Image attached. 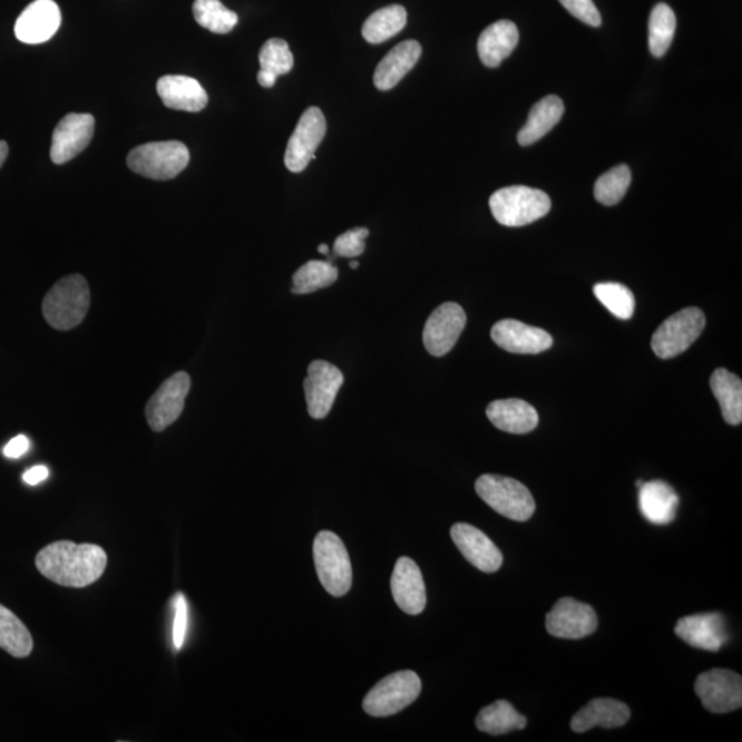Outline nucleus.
Segmentation results:
<instances>
[{
	"label": "nucleus",
	"instance_id": "obj_28",
	"mask_svg": "<svg viewBox=\"0 0 742 742\" xmlns=\"http://www.w3.org/2000/svg\"><path fill=\"white\" fill-rule=\"evenodd\" d=\"M711 390L721 404L723 420L730 426L742 422V381L726 369H717L711 375Z\"/></svg>",
	"mask_w": 742,
	"mask_h": 742
},
{
	"label": "nucleus",
	"instance_id": "obj_6",
	"mask_svg": "<svg viewBox=\"0 0 742 742\" xmlns=\"http://www.w3.org/2000/svg\"><path fill=\"white\" fill-rule=\"evenodd\" d=\"M312 551L323 588L330 596H345L352 586V565L343 540L332 531H321L315 536Z\"/></svg>",
	"mask_w": 742,
	"mask_h": 742
},
{
	"label": "nucleus",
	"instance_id": "obj_2",
	"mask_svg": "<svg viewBox=\"0 0 742 742\" xmlns=\"http://www.w3.org/2000/svg\"><path fill=\"white\" fill-rule=\"evenodd\" d=\"M90 286L85 276L72 274L57 282L46 294L41 311L51 328L67 332L78 328L90 309Z\"/></svg>",
	"mask_w": 742,
	"mask_h": 742
},
{
	"label": "nucleus",
	"instance_id": "obj_37",
	"mask_svg": "<svg viewBox=\"0 0 742 742\" xmlns=\"http://www.w3.org/2000/svg\"><path fill=\"white\" fill-rule=\"evenodd\" d=\"M258 62H261L262 70L274 74L276 78H280V76L291 72L294 58L286 41L274 38L269 39L263 45L261 55H258Z\"/></svg>",
	"mask_w": 742,
	"mask_h": 742
},
{
	"label": "nucleus",
	"instance_id": "obj_25",
	"mask_svg": "<svg viewBox=\"0 0 742 742\" xmlns=\"http://www.w3.org/2000/svg\"><path fill=\"white\" fill-rule=\"evenodd\" d=\"M422 47L416 40H406L382 58L374 74V85L381 91H390L416 67Z\"/></svg>",
	"mask_w": 742,
	"mask_h": 742
},
{
	"label": "nucleus",
	"instance_id": "obj_32",
	"mask_svg": "<svg viewBox=\"0 0 742 742\" xmlns=\"http://www.w3.org/2000/svg\"><path fill=\"white\" fill-rule=\"evenodd\" d=\"M339 279V270L332 262L311 261L293 274V294H310L332 286Z\"/></svg>",
	"mask_w": 742,
	"mask_h": 742
},
{
	"label": "nucleus",
	"instance_id": "obj_20",
	"mask_svg": "<svg viewBox=\"0 0 742 742\" xmlns=\"http://www.w3.org/2000/svg\"><path fill=\"white\" fill-rule=\"evenodd\" d=\"M491 338L500 349L511 353L545 352L551 349L553 338L546 330L526 325L516 320H504L495 323Z\"/></svg>",
	"mask_w": 742,
	"mask_h": 742
},
{
	"label": "nucleus",
	"instance_id": "obj_46",
	"mask_svg": "<svg viewBox=\"0 0 742 742\" xmlns=\"http://www.w3.org/2000/svg\"><path fill=\"white\" fill-rule=\"evenodd\" d=\"M350 267H351L352 270H357V269L359 267V262H355V261L351 262V263H350Z\"/></svg>",
	"mask_w": 742,
	"mask_h": 742
},
{
	"label": "nucleus",
	"instance_id": "obj_39",
	"mask_svg": "<svg viewBox=\"0 0 742 742\" xmlns=\"http://www.w3.org/2000/svg\"><path fill=\"white\" fill-rule=\"evenodd\" d=\"M559 3L569 11L575 19L587 23V26L597 28L603 23L599 10L593 0H559Z\"/></svg>",
	"mask_w": 742,
	"mask_h": 742
},
{
	"label": "nucleus",
	"instance_id": "obj_14",
	"mask_svg": "<svg viewBox=\"0 0 742 742\" xmlns=\"http://www.w3.org/2000/svg\"><path fill=\"white\" fill-rule=\"evenodd\" d=\"M343 382L344 375L334 364L326 361L311 362L307 379L304 380V392L312 418L322 420L329 414Z\"/></svg>",
	"mask_w": 742,
	"mask_h": 742
},
{
	"label": "nucleus",
	"instance_id": "obj_19",
	"mask_svg": "<svg viewBox=\"0 0 742 742\" xmlns=\"http://www.w3.org/2000/svg\"><path fill=\"white\" fill-rule=\"evenodd\" d=\"M394 603L408 615H420L427 606L426 582L420 567L409 557H400L391 577Z\"/></svg>",
	"mask_w": 742,
	"mask_h": 742
},
{
	"label": "nucleus",
	"instance_id": "obj_17",
	"mask_svg": "<svg viewBox=\"0 0 742 742\" xmlns=\"http://www.w3.org/2000/svg\"><path fill=\"white\" fill-rule=\"evenodd\" d=\"M675 634L701 651L720 652L729 642L726 618L717 612L680 618Z\"/></svg>",
	"mask_w": 742,
	"mask_h": 742
},
{
	"label": "nucleus",
	"instance_id": "obj_11",
	"mask_svg": "<svg viewBox=\"0 0 742 742\" xmlns=\"http://www.w3.org/2000/svg\"><path fill=\"white\" fill-rule=\"evenodd\" d=\"M326 128V119L320 108L312 106L304 111L286 147L285 165L291 173H303L310 162L314 160L318 146L325 138Z\"/></svg>",
	"mask_w": 742,
	"mask_h": 742
},
{
	"label": "nucleus",
	"instance_id": "obj_30",
	"mask_svg": "<svg viewBox=\"0 0 742 742\" xmlns=\"http://www.w3.org/2000/svg\"><path fill=\"white\" fill-rule=\"evenodd\" d=\"M408 23V11L400 4L387 6L377 10L363 23V38L371 45H380L402 32Z\"/></svg>",
	"mask_w": 742,
	"mask_h": 742
},
{
	"label": "nucleus",
	"instance_id": "obj_9",
	"mask_svg": "<svg viewBox=\"0 0 742 742\" xmlns=\"http://www.w3.org/2000/svg\"><path fill=\"white\" fill-rule=\"evenodd\" d=\"M694 692L712 714H729L742 705V678L732 670L714 668L700 674Z\"/></svg>",
	"mask_w": 742,
	"mask_h": 742
},
{
	"label": "nucleus",
	"instance_id": "obj_13",
	"mask_svg": "<svg viewBox=\"0 0 742 742\" xmlns=\"http://www.w3.org/2000/svg\"><path fill=\"white\" fill-rule=\"evenodd\" d=\"M467 325V314L457 303H445L436 309L423 328V345L431 355L443 357L457 344Z\"/></svg>",
	"mask_w": 742,
	"mask_h": 742
},
{
	"label": "nucleus",
	"instance_id": "obj_15",
	"mask_svg": "<svg viewBox=\"0 0 742 742\" xmlns=\"http://www.w3.org/2000/svg\"><path fill=\"white\" fill-rule=\"evenodd\" d=\"M96 119L88 114H69L52 133L50 156L55 164L72 160L91 143Z\"/></svg>",
	"mask_w": 742,
	"mask_h": 742
},
{
	"label": "nucleus",
	"instance_id": "obj_42",
	"mask_svg": "<svg viewBox=\"0 0 742 742\" xmlns=\"http://www.w3.org/2000/svg\"><path fill=\"white\" fill-rule=\"evenodd\" d=\"M49 475V469L41 467L40 465V467H33L27 470V472L23 473V481L29 486H37L39 482L45 481Z\"/></svg>",
	"mask_w": 742,
	"mask_h": 742
},
{
	"label": "nucleus",
	"instance_id": "obj_36",
	"mask_svg": "<svg viewBox=\"0 0 742 742\" xmlns=\"http://www.w3.org/2000/svg\"><path fill=\"white\" fill-rule=\"evenodd\" d=\"M593 292L616 318L629 320L634 315L635 297L627 286L616 282H605L594 286Z\"/></svg>",
	"mask_w": 742,
	"mask_h": 742
},
{
	"label": "nucleus",
	"instance_id": "obj_35",
	"mask_svg": "<svg viewBox=\"0 0 742 742\" xmlns=\"http://www.w3.org/2000/svg\"><path fill=\"white\" fill-rule=\"evenodd\" d=\"M629 184H632V170L627 165H618L599 176L594 186V197L603 205L614 206L626 196Z\"/></svg>",
	"mask_w": 742,
	"mask_h": 742
},
{
	"label": "nucleus",
	"instance_id": "obj_18",
	"mask_svg": "<svg viewBox=\"0 0 742 742\" xmlns=\"http://www.w3.org/2000/svg\"><path fill=\"white\" fill-rule=\"evenodd\" d=\"M61 26V11L55 0H35L16 22L17 39L27 45H39L55 37Z\"/></svg>",
	"mask_w": 742,
	"mask_h": 742
},
{
	"label": "nucleus",
	"instance_id": "obj_21",
	"mask_svg": "<svg viewBox=\"0 0 742 742\" xmlns=\"http://www.w3.org/2000/svg\"><path fill=\"white\" fill-rule=\"evenodd\" d=\"M157 92L169 109L202 111L208 104V96L196 79L182 75L163 76L157 81Z\"/></svg>",
	"mask_w": 742,
	"mask_h": 742
},
{
	"label": "nucleus",
	"instance_id": "obj_29",
	"mask_svg": "<svg viewBox=\"0 0 742 742\" xmlns=\"http://www.w3.org/2000/svg\"><path fill=\"white\" fill-rule=\"evenodd\" d=\"M527 726V717L517 712L506 700H498L486 706L476 717V728L482 733L502 735Z\"/></svg>",
	"mask_w": 742,
	"mask_h": 742
},
{
	"label": "nucleus",
	"instance_id": "obj_3",
	"mask_svg": "<svg viewBox=\"0 0 742 742\" xmlns=\"http://www.w3.org/2000/svg\"><path fill=\"white\" fill-rule=\"evenodd\" d=\"M495 221L506 227H523L539 221L551 209L550 197L538 188L510 186L495 192L490 198Z\"/></svg>",
	"mask_w": 742,
	"mask_h": 742
},
{
	"label": "nucleus",
	"instance_id": "obj_4",
	"mask_svg": "<svg viewBox=\"0 0 742 742\" xmlns=\"http://www.w3.org/2000/svg\"><path fill=\"white\" fill-rule=\"evenodd\" d=\"M476 492L500 516L515 521H528L536 505L531 491L523 482L499 475H482L476 481Z\"/></svg>",
	"mask_w": 742,
	"mask_h": 742
},
{
	"label": "nucleus",
	"instance_id": "obj_5",
	"mask_svg": "<svg viewBox=\"0 0 742 742\" xmlns=\"http://www.w3.org/2000/svg\"><path fill=\"white\" fill-rule=\"evenodd\" d=\"M191 162L187 146L179 140L150 143L135 147L127 157V165L133 173L153 180L176 178Z\"/></svg>",
	"mask_w": 742,
	"mask_h": 742
},
{
	"label": "nucleus",
	"instance_id": "obj_12",
	"mask_svg": "<svg viewBox=\"0 0 742 742\" xmlns=\"http://www.w3.org/2000/svg\"><path fill=\"white\" fill-rule=\"evenodd\" d=\"M598 618L590 605L564 597L546 616V629L553 637L582 640L596 633Z\"/></svg>",
	"mask_w": 742,
	"mask_h": 742
},
{
	"label": "nucleus",
	"instance_id": "obj_7",
	"mask_svg": "<svg viewBox=\"0 0 742 742\" xmlns=\"http://www.w3.org/2000/svg\"><path fill=\"white\" fill-rule=\"evenodd\" d=\"M421 680L414 671L388 675L371 689L363 700V710L374 717H387L408 709L420 696Z\"/></svg>",
	"mask_w": 742,
	"mask_h": 742
},
{
	"label": "nucleus",
	"instance_id": "obj_1",
	"mask_svg": "<svg viewBox=\"0 0 742 742\" xmlns=\"http://www.w3.org/2000/svg\"><path fill=\"white\" fill-rule=\"evenodd\" d=\"M35 564L39 573L56 585L82 588L101 579L108 556L101 546L60 540L43 547Z\"/></svg>",
	"mask_w": 742,
	"mask_h": 742
},
{
	"label": "nucleus",
	"instance_id": "obj_34",
	"mask_svg": "<svg viewBox=\"0 0 742 742\" xmlns=\"http://www.w3.org/2000/svg\"><path fill=\"white\" fill-rule=\"evenodd\" d=\"M676 29V17L668 4L658 3L653 8L650 19V50L660 58L667 52L673 43Z\"/></svg>",
	"mask_w": 742,
	"mask_h": 742
},
{
	"label": "nucleus",
	"instance_id": "obj_44",
	"mask_svg": "<svg viewBox=\"0 0 742 742\" xmlns=\"http://www.w3.org/2000/svg\"><path fill=\"white\" fill-rule=\"evenodd\" d=\"M8 155H9L8 144H6L4 140H0V168L3 167V164L6 162V158H8Z\"/></svg>",
	"mask_w": 742,
	"mask_h": 742
},
{
	"label": "nucleus",
	"instance_id": "obj_43",
	"mask_svg": "<svg viewBox=\"0 0 742 742\" xmlns=\"http://www.w3.org/2000/svg\"><path fill=\"white\" fill-rule=\"evenodd\" d=\"M276 76L271 72H266V70H262L261 72L257 74V81L258 85H261L264 88H271L275 86L276 82Z\"/></svg>",
	"mask_w": 742,
	"mask_h": 742
},
{
	"label": "nucleus",
	"instance_id": "obj_27",
	"mask_svg": "<svg viewBox=\"0 0 742 742\" xmlns=\"http://www.w3.org/2000/svg\"><path fill=\"white\" fill-rule=\"evenodd\" d=\"M564 115V104L556 96H547L538 104H535L529 111L526 126L518 133V144L529 146L538 143L547 133L557 126Z\"/></svg>",
	"mask_w": 742,
	"mask_h": 742
},
{
	"label": "nucleus",
	"instance_id": "obj_8",
	"mask_svg": "<svg viewBox=\"0 0 742 742\" xmlns=\"http://www.w3.org/2000/svg\"><path fill=\"white\" fill-rule=\"evenodd\" d=\"M705 328L704 312L697 307L683 309L658 326L652 338V350L660 359H671L689 350Z\"/></svg>",
	"mask_w": 742,
	"mask_h": 742
},
{
	"label": "nucleus",
	"instance_id": "obj_33",
	"mask_svg": "<svg viewBox=\"0 0 742 742\" xmlns=\"http://www.w3.org/2000/svg\"><path fill=\"white\" fill-rule=\"evenodd\" d=\"M193 14L199 26L219 35L232 32L238 23L237 13L228 10L221 0H196Z\"/></svg>",
	"mask_w": 742,
	"mask_h": 742
},
{
	"label": "nucleus",
	"instance_id": "obj_45",
	"mask_svg": "<svg viewBox=\"0 0 742 742\" xmlns=\"http://www.w3.org/2000/svg\"><path fill=\"white\" fill-rule=\"evenodd\" d=\"M318 251H320L322 255H329L330 252L329 246L326 244H321L320 246H318Z\"/></svg>",
	"mask_w": 742,
	"mask_h": 742
},
{
	"label": "nucleus",
	"instance_id": "obj_10",
	"mask_svg": "<svg viewBox=\"0 0 742 742\" xmlns=\"http://www.w3.org/2000/svg\"><path fill=\"white\" fill-rule=\"evenodd\" d=\"M191 375L179 371L165 380L146 404L145 416L152 431L163 432L178 420L191 391Z\"/></svg>",
	"mask_w": 742,
	"mask_h": 742
},
{
	"label": "nucleus",
	"instance_id": "obj_38",
	"mask_svg": "<svg viewBox=\"0 0 742 742\" xmlns=\"http://www.w3.org/2000/svg\"><path fill=\"white\" fill-rule=\"evenodd\" d=\"M369 234L368 228L358 227L339 235L333 245L334 255L340 257L361 256L364 250H367L364 241H367Z\"/></svg>",
	"mask_w": 742,
	"mask_h": 742
},
{
	"label": "nucleus",
	"instance_id": "obj_41",
	"mask_svg": "<svg viewBox=\"0 0 742 742\" xmlns=\"http://www.w3.org/2000/svg\"><path fill=\"white\" fill-rule=\"evenodd\" d=\"M29 446H31V443H29L27 436H16L14 439H11L9 443L4 446L3 456L10 459L21 458L23 453L29 450Z\"/></svg>",
	"mask_w": 742,
	"mask_h": 742
},
{
	"label": "nucleus",
	"instance_id": "obj_22",
	"mask_svg": "<svg viewBox=\"0 0 742 742\" xmlns=\"http://www.w3.org/2000/svg\"><path fill=\"white\" fill-rule=\"evenodd\" d=\"M632 711L627 704L615 699H594L573 717L570 729L575 733H586L594 728L616 729L629 721Z\"/></svg>",
	"mask_w": 742,
	"mask_h": 742
},
{
	"label": "nucleus",
	"instance_id": "obj_24",
	"mask_svg": "<svg viewBox=\"0 0 742 742\" xmlns=\"http://www.w3.org/2000/svg\"><path fill=\"white\" fill-rule=\"evenodd\" d=\"M488 420L499 431L526 435L539 423L538 411L521 399L495 400L487 408Z\"/></svg>",
	"mask_w": 742,
	"mask_h": 742
},
{
	"label": "nucleus",
	"instance_id": "obj_26",
	"mask_svg": "<svg viewBox=\"0 0 742 742\" xmlns=\"http://www.w3.org/2000/svg\"><path fill=\"white\" fill-rule=\"evenodd\" d=\"M518 29L515 22L500 20L492 23L480 35L477 51L482 64L488 68H497L515 51L518 45Z\"/></svg>",
	"mask_w": 742,
	"mask_h": 742
},
{
	"label": "nucleus",
	"instance_id": "obj_16",
	"mask_svg": "<svg viewBox=\"0 0 742 742\" xmlns=\"http://www.w3.org/2000/svg\"><path fill=\"white\" fill-rule=\"evenodd\" d=\"M450 535L461 555L481 573H497L502 567V553L479 528L458 523L451 527Z\"/></svg>",
	"mask_w": 742,
	"mask_h": 742
},
{
	"label": "nucleus",
	"instance_id": "obj_40",
	"mask_svg": "<svg viewBox=\"0 0 742 742\" xmlns=\"http://www.w3.org/2000/svg\"><path fill=\"white\" fill-rule=\"evenodd\" d=\"M175 618L173 640L176 650H182L185 644L187 626H188V609L184 594L178 593L174 599Z\"/></svg>",
	"mask_w": 742,
	"mask_h": 742
},
{
	"label": "nucleus",
	"instance_id": "obj_31",
	"mask_svg": "<svg viewBox=\"0 0 742 742\" xmlns=\"http://www.w3.org/2000/svg\"><path fill=\"white\" fill-rule=\"evenodd\" d=\"M0 647L17 658L28 657L33 650L26 624L3 605H0Z\"/></svg>",
	"mask_w": 742,
	"mask_h": 742
},
{
	"label": "nucleus",
	"instance_id": "obj_23",
	"mask_svg": "<svg viewBox=\"0 0 742 742\" xmlns=\"http://www.w3.org/2000/svg\"><path fill=\"white\" fill-rule=\"evenodd\" d=\"M638 504L647 521L655 526H667L675 520L680 497L668 482L653 480L640 487Z\"/></svg>",
	"mask_w": 742,
	"mask_h": 742
}]
</instances>
